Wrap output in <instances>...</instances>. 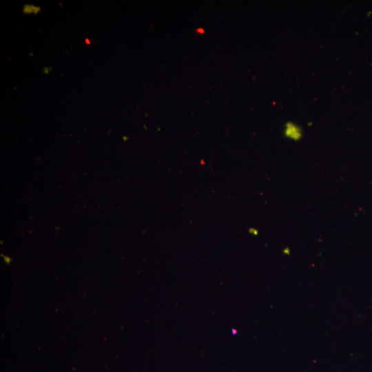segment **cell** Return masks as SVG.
<instances>
[{"instance_id": "cell-1", "label": "cell", "mask_w": 372, "mask_h": 372, "mask_svg": "<svg viewBox=\"0 0 372 372\" xmlns=\"http://www.w3.org/2000/svg\"><path fill=\"white\" fill-rule=\"evenodd\" d=\"M284 136L293 141H298L302 137V130L296 123L289 121L285 124L283 130Z\"/></svg>"}, {"instance_id": "cell-2", "label": "cell", "mask_w": 372, "mask_h": 372, "mask_svg": "<svg viewBox=\"0 0 372 372\" xmlns=\"http://www.w3.org/2000/svg\"><path fill=\"white\" fill-rule=\"evenodd\" d=\"M41 11V8L32 4H25L23 8V12L24 14H37Z\"/></svg>"}, {"instance_id": "cell-3", "label": "cell", "mask_w": 372, "mask_h": 372, "mask_svg": "<svg viewBox=\"0 0 372 372\" xmlns=\"http://www.w3.org/2000/svg\"><path fill=\"white\" fill-rule=\"evenodd\" d=\"M51 70L52 68H44V69L43 70V72L46 74H48Z\"/></svg>"}, {"instance_id": "cell-4", "label": "cell", "mask_w": 372, "mask_h": 372, "mask_svg": "<svg viewBox=\"0 0 372 372\" xmlns=\"http://www.w3.org/2000/svg\"><path fill=\"white\" fill-rule=\"evenodd\" d=\"M283 252H284L285 254H289V249L287 247V248H285V249H284Z\"/></svg>"}]
</instances>
